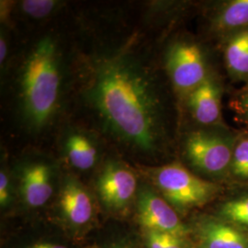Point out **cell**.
I'll use <instances>...</instances> for the list:
<instances>
[{
	"label": "cell",
	"mask_w": 248,
	"mask_h": 248,
	"mask_svg": "<svg viewBox=\"0 0 248 248\" xmlns=\"http://www.w3.org/2000/svg\"><path fill=\"white\" fill-rule=\"evenodd\" d=\"M197 236L202 248H248V236L224 220L203 218L197 223Z\"/></svg>",
	"instance_id": "cell-11"
},
{
	"label": "cell",
	"mask_w": 248,
	"mask_h": 248,
	"mask_svg": "<svg viewBox=\"0 0 248 248\" xmlns=\"http://www.w3.org/2000/svg\"><path fill=\"white\" fill-rule=\"evenodd\" d=\"M231 170L234 176L248 179V135L236 139Z\"/></svg>",
	"instance_id": "cell-16"
},
{
	"label": "cell",
	"mask_w": 248,
	"mask_h": 248,
	"mask_svg": "<svg viewBox=\"0 0 248 248\" xmlns=\"http://www.w3.org/2000/svg\"></svg>",
	"instance_id": "cell-24"
},
{
	"label": "cell",
	"mask_w": 248,
	"mask_h": 248,
	"mask_svg": "<svg viewBox=\"0 0 248 248\" xmlns=\"http://www.w3.org/2000/svg\"><path fill=\"white\" fill-rule=\"evenodd\" d=\"M14 186L6 168H1L0 171V206L6 210L13 202Z\"/></svg>",
	"instance_id": "cell-19"
},
{
	"label": "cell",
	"mask_w": 248,
	"mask_h": 248,
	"mask_svg": "<svg viewBox=\"0 0 248 248\" xmlns=\"http://www.w3.org/2000/svg\"><path fill=\"white\" fill-rule=\"evenodd\" d=\"M18 192L30 209L44 207L54 191L55 167L48 160H27L18 167Z\"/></svg>",
	"instance_id": "cell-9"
},
{
	"label": "cell",
	"mask_w": 248,
	"mask_h": 248,
	"mask_svg": "<svg viewBox=\"0 0 248 248\" xmlns=\"http://www.w3.org/2000/svg\"><path fill=\"white\" fill-rule=\"evenodd\" d=\"M137 220L143 230L156 231L186 237L188 229L177 211L148 185H141L136 199Z\"/></svg>",
	"instance_id": "cell-8"
},
{
	"label": "cell",
	"mask_w": 248,
	"mask_h": 248,
	"mask_svg": "<svg viewBox=\"0 0 248 248\" xmlns=\"http://www.w3.org/2000/svg\"><path fill=\"white\" fill-rule=\"evenodd\" d=\"M7 53H8V45H7V40L3 35L1 34L0 38V62L3 64L6 58H7Z\"/></svg>",
	"instance_id": "cell-22"
},
{
	"label": "cell",
	"mask_w": 248,
	"mask_h": 248,
	"mask_svg": "<svg viewBox=\"0 0 248 248\" xmlns=\"http://www.w3.org/2000/svg\"><path fill=\"white\" fill-rule=\"evenodd\" d=\"M218 32H230L248 29V0H234L224 5L213 19Z\"/></svg>",
	"instance_id": "cell-14"
},
{
	"label": "cell",
	"mask_w": 248,
	"mask_h": 248,
	"mask_svg": "<svg viewBox=\"0 0 248 248\" xmlns=\"http://www.w3.org/2000/svg\"><path fill=\"white\" fill-rule=\"evenodd\" d=\"M139 187L133 169L120 160L106 162L96 180L100 202L106 211L116 214L127 212L136 202Z\"/></svg>",
	"instance_id": "cell-6"
},
{
	"label": "cell",
	"mask_w": 248,
	"mask_h": 248,
	"mask_svg": "<svg viewBox=\"0 0 248 248\" xmlns=\"http://www.w3.org/2000/svg\"><path fill=\"white\" fill-rule=\"evenodd\" d=\"M238 108L241 115L244 117L245 120L248 121V94L240 99Z\"/></svg>",
	"instance_id": "cell-23"
},
{
	"label": "cell",
	"mask_w": 248,
	"mask_h": 248,
	"mask_svg": "<svg viewBox=\"0 0 248 248\" xmlns=\"http://www.w3.org/2000/svg\"><path fill=\"white\" fill-rule=\"evenodd\" d=\"M63 149L72 167L81 171L93 169L98 159V148L96 142L89 134L74 131L64 141Z\"/></svg>",
	"instance_id": "cell-12"
},
{
	"label": "cell",
	"mask_w": 248,
	"mask_h": 248,
	"mask_svg": "<svg viewBox=\"0 0 248 248\" xmlns=\"http://www.w3.org/2000/svg\"><path fill=\"white\" fill-rule=\"evenodd\" d=\"M57 213L62 225L74 233L85 232L95 218V204L88 188L77 177L62 179L57 198Z\"/></svg>",
	"instance_id": "cell-7"
},
{
	"label": "cell",
	"mask_w": 248,
	"mask_h": 248,
	"mask_svg": "<svg viewBox=\"0 0 248 248\" xmlns=\"http://www.w3.org/2000/svg\"><path fill=\"white\" fill-rule=\"evenodd\" d=\"M220 213L224 221L248 229V195L225 202Z\"/></svg>",
	"instance_id": "cell-15"
},
{
	"label": "cell",
	"mask_w": 248,
	"mask_h": 248,
	"mask_svg": "<svg viewBox=\"0 0 248 248\" xmlns=\"http://www.w3.org/2000/svg\"><path fill=\"white\" fill-rule=\"evenodd\" d=\"M92 248H140L133 242L128 240H117L113 242H109L103 246L94 247Z\"/></svg>",
	"instance_id": "cell-21"
},
{
	"label": "cell",
	"mask_w": 248,
	"mask_h": 248,
	"mask_svg": "<svg viewBox=\"0 0 248 248\" xmlns=\"http://www.w3.org/2000/svg\"><path fill=\"white\" fill-rule=\"evenodd\" d=\"M224 57L232 77L248 79V29L238 31L231 38L225 48Z\"/></svg>",
	"instance_id": "cell-13"
},
{
	"label": "cell",
	"mask_w": 248,
	"mask_h": 248,
	"mask_svg": "<svg viewBox=\"0 0 248 248\" xmlns=\"http://www.w3.org/2000/svg\"><path fill=\"white\" fill-rule=\"evenodd\" d=\"M187 107L199 124H218L222 116V90L218 82L211 76L187 96Z\"/></svg>",
	"instance_id": "cell-10"
},
{
	"label": "cell",
	"mask_w": 248,
	"mask_h": 248,
	"mask_svg": "<svg viewBox=\"0 0 248 248\" xmlns=\"http://www.w3.org/2000/svg\"><path fill=\"white\" fill-rule=\"evenodd\" d=\"M146 174L161 196L178 212L202 206L218 192L217 185L196 176L179 163L148 169Z\"/></svg>",
	"instance_id": "cell-3"
},
{
	"label": "cell",
	"mask_w": 248,
	"mask_h": 248,
	"mask_svg": "<svg viewBox=\"0 0 248 248\" xmlns=\"http://www.w3.org/2000/svg\"><path fill=\"white\" fill-rule=\"evenodd\" d=\"M19 248H71L68 245L55 240H38Z\"/></svg>",
	"instance_id": "cell-20"
},
{
	"label": "cell",
	"mask_w": 248,
	"mask_h": 248,
	"mask_svg": "<svg viewBox=\"0 0 248 248\" xmlns=\"http://www.w3.org/2000/svg\"><path fill=\"white\" fill-rule=\"evenodd\" d=\"M58 2L51 0H30L21 4L22 11L33 18H44L52 14L58 6Z\"/></svg>",
	"instance_id": "cell-18"
},
{
	"label": "cell",
	"mask_w": 248,
	"mask_h": 248,
	"mask_svg": "<svg viewBox=\"0 0 248 248\" xmlns=\"http://www.w3.org/2000/svg\"><path fill=\"white\" fill-rule=\"evenodd\" d=\"M146 248H185L184 238L156 231L143 230Z\"/></svg>",
	"instance_id": "cell-17"
},
{
	"label": "cell",
	"mask_w": 248,
	"mask_h": 248,
	"mask_svg": "<svg viewBox=\"0 0 248 248\" xmlns=\"http://www.w3.org/2000/svg\"><path fill=\"white\" fill-rule=\"evenodd\" d=\"M236 139L232 135L211 131H196L186 137V159L197 170L213 177L224 175L231 169Z\"/></svg>",
	"instance_id": "cell-4"
},
{
	"label": "cell",
	"mask_w": 248,
	"mask_h": 248,
	"mask_svg": "<svg viewBox=\"0 0 248 248\" xmlns=\"http://www.w3.org/2000/svg\"><path fill=\"white\" fill-rule=\"evenodd\" d=\"M166 69L175 91L183 98H187L210 76L201 47L187 41L177 42L169 47Z\"/></svg>",
	"instance_id": "cell-5"
},
{
	"label": "cell",
	"mask_w": 248,
	"mask_h": 248,
	"mask_svg": "<svg viewBox=\"0 0 248 248\" xmlns=\"http://www.w3.org/2000/svg\"><path fill=\"white\" fill-rule=\"evenodd\" d=\"M82 94L103 132L129 150L153 155L163 140V101L143 55L131 45L93 55Z\"/></svg>",
	"instance_id": "cell-1"
},
{
	"label": "cell",
	"mask_w": 248,
	"mask_h": 248,
	"mask_svg": "<svg viewBox=\"0 0 248 248\" xmlns=\"http://www.w3.org/2000/svg\"><path fill=\"white\" fill-rule=\"evenodd\" d=\"M55 40L42 38L28 53L18 79L21 115L26 125L39 132L57 113L62 94L61 56Z\"/></svg>",
	"instance_id": "cell-2"
}]
</instances>
